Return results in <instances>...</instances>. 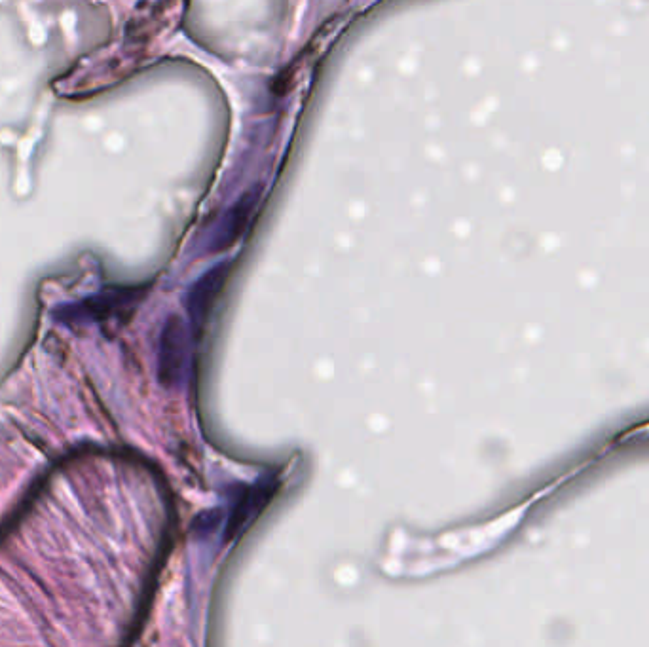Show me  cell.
Returning <instances> with one entry per match:
<instances>
[{
    "label": "cell",
    "instance_id": "6da1fadb",
    "mask_svg": "<svg viewBox=\"0 0 649 647\" xmlns=\"http://www.w3.org/2000/svg\"><path fill=\"white\" fill-rule=\"evenodd\" d=\"M185 357V334L179 319H169L164 334H162V350H160V376L169 384L183 365Z\"/></svg>",
    "mask_w": 649,
    "mask_h": 647
}]
</instances>
